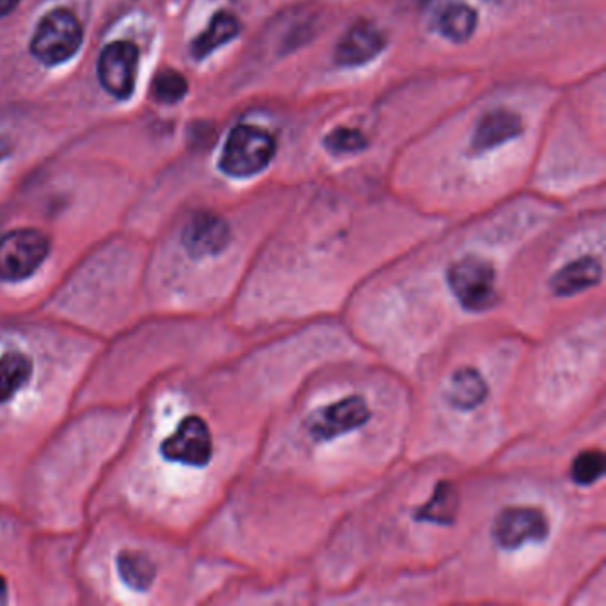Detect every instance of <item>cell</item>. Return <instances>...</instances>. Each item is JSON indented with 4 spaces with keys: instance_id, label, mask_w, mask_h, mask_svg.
Masks as SVG:
<instances>
[{
    "instance_id": "4",
    "label": "cell",
    "mask_w": 606,
    "mask_h": 606,
    "mask_svg": "<svg viewBox=\"0 0 606 606\" xmlns=\"http://www.w3.org/2000/svg\"><path fill=\"white\" fill-rule=\"evenodd\" d=\"M82 43V27L73 13L55 9L38 25L31 51L45 64L53 66L75 55Z\"/></svg>"
},
{
    "instance_id": "15",
    "label": "cell",
    "mask_w": 606,
    "mask_h": 606,
    "mask_svg": "<svg viewBox=\"0 0 606 606\" xmlns=\"http://www.w3.org/2000/svg\"><path fill=\"white\" fill-rule=\"evenodd\" d=\"M488 395V384L475 368H460L450 379L449 401L457 409H473Z\"/></svg>"
},
{
    "instance_id": "10",
    "label": "cell",
    "mask_w": 606,
    "mask_h": 606,
    "mask_svg": "<svg viewBox=\"0 0 606 606\" xmlns=\"http://www.w3.org/2000/svg\"><path fill=\"white\" fill-rule=\"evenodd\" d=\"M383 49L384 38L379 29L366 20H359L338 42L335 59L342 66H359L372 61Z\"/></svg>"
},
{
    "instance_id": "19",
    "label": "cell",
    "mask_w": 606,
    "mask_h": 606,
    "mask_svg": "<svg viewBox=\"0 0 606 606\" xmlns=\"http://www.w3.org/2000/svg\"><path fill=\"white\" fill-rule=\"evenodd\" d=\"M605 473V454L601 450H585L573 460L571 477L580 486L598 482Z\"/></svg>"
},
{
    "instance_id": "7",
    "label": "cell",
    "mask_w": 606,
    "mask_h": 606,
    "mask_svg": "<svg viewBox=\"0 0 606 606\" xmlns=\"http://www.w3.org/2000/svg\"><path fill=\"white\" fill-rule=\"evenodd\" d=\"M368 418L365 399L353 395L313 412L308 420V432L317 441H329L365 425Z\"/></svg>"
},
{
    "instance_id": "5",
    "label": "cell",
    "mask_w": 606,
    "mask_h": 606,
    "mask_svg": "<svg viewBox=\"0 0 606 606\" xmlns=\"http://www.w3.org/2000/svg\"><path fill=\"white\" fill-rule=\"evenodd\" d=\"M160 454L171 462L194 468L206 466L213 454V441L206 421L194 414L184 418L176 431L162 441Z\"/></svg>"
},
{
    "instance_id": "8",
    "label": "cell",
    "mask_w": 606,
    "mask_h": 606,
    "mask_svg": "<svg viewBox=\"0 0 606 606\" xmlns=\"http://www.w3.org/2000/svg\"><path fill=\"white\" fill-rule=\"evenodd\" d=\"M139 64V51L134 43L116 42L107 45L99 61L101 86L116 99L125 100L132 95Z\"/></svg>"
},
{
    "instance_id": "13",
    "label": "cell",
    "mask_w": 606,
    "mask_h": 606,
    "mask_svg": "<svg viewBox=\"0 0 606 606\" xmlns=\"http://www.w3.org/2000/svg\"><path fill=\"white\" fill-rule=\"evenodd\" d=\"M116 569L121 582L137 592L148 591L156 576V567L152 558L134 550H123L118 554Z\"/></svg>"
},
{
    "instance_id": "18",
    "label": "cell",
    "mask_w": 606,
    "mask_h": 606,
    "mask_svg": "<svg viewBox=\"0 0 606 606\" xmlns=\"http://www.w3.org/2000/svg\"><path fill=\"white\" fill-rule=\"evenodd\" d=\"M475 27H477V13L464 4H454L447 7L438 20L440 33L457 43L466 42L473 34Z\"/></svg>"
},
{
    "instance_id": "12",
    "label": "cell",
    "mask_w": 606,
    "mask_h": 606,
    "mask_svg": "<svg viewBox=\"0 0 606 606\" xmlns=\"http://www.w3.org/2000/svg\"><path fill=\"white\" fill-rule=\"evenodd\" d=\"M601 274H603V269H601L600 260L592 256H585V258L567 263L556 272L552 279V290L555 296H560V298L574 296L600 283Z\"/></svg>"
},
{
    "instance_id": "21",
    "label": "cell",
    "mask_w": 606,
    "mask_h": 606,
    "mask_svg": "<svg viewBox=\"0 0 606 606\" xmlns=\"http://www.w3.org/2000/svg\"><path fill=\"white\" fill-rule=\"evenodd\" d=\"M326 148L333 153H354L366 147V139L361 132L353 128H336L326 137Z\"/></svg>"
},
{
    "instance_id": "23",
    "label": "cell",
    "mask_w": 606,
    "mask_h": 606,
    "mask_svg": "<svg viewBox=\"0 0 606 606\" xmlns=\"http://www.w3.org/2000/svg\"><path fill=\"white\" fill-rule=\"evenodd\" d=\"M7 601V585L4 576H0V605H4Z\"/></svg>"
},
{
    "instance_id": "14",
    "label": "cell",
    "mask_w": 606,
    "mask_h": 606,
    "mask_svg": "<svg viewBox=\"0 0 606 606\" xmlns=\"http://www.w3.org/2000/svg\"><path fill=\"white\" fill-rule=\"evenodd\" d=\"M33 361L24 353L0 355V404L11 401L31 379Z\"/></svg>"
},
{
    "instance_id": "2",
    "label": "cell",
    "mask_w": 606,
    "mask_h": 606,
    "mask_svg": "<svg viewBox=\"0 0 606 606\" xmlns=\"http://www.w3.org/2000/svg\"><path fill=\"white\" fill-rule=\"evenodd\" d=\"M449 285L457 301L469 311H486L497 303L495 267L480 256H464L449 269Z\"/></svg>"
},
{
    "instance_id": "6",
    "label": "cell",
    "mask_w": 606,
    "mask_h": 606,
    "mask_svg": "<svg viewBox=\"0 0 606 606\" xmlns=\"http://www.w3.org/2000/svg\"><path fill=\"white\" fill-rule=\"evenodd\" d=\"M550 532L546 514L537 507H508L495 521L493 535L506 550H516L530 541H544Z\"/></svg>"
},
{
    "instance_id": "1",
    "label": "cell",
    "mask_w": 606,
    "mask_h": 606,
    "mask_svg": "<svg viewBox=\"0 0 606 606\" xmlns=\"http://www.w3.org/2000/svg\"><path fill=\"white\" fill-rule=\"evenodd\" d=\"M274 137L251 125H239L232 130L221 155V169L237 178L253 176L265 169L274 156Z\"/></svg>"
},
{
    "instance_id": "16",
    "label": "cell",
    "mask_w": 606,
    "mask_h": 606,
    "mask_svg": "<svg viewBox=\"0 0 606 606\" xmlns=\"http://www.w3.org/2000/svg\"><path fill=\"white\" fill-rule=\"evenodd\" d=\"M239 33L241 22L232 13L221 11L212 18L208 29L193 43V53L196 59H203L221 45L232 42L235 36H239Z\"/></svg>"
},
{
    "instance_id": "9",
    "label": "cell",
    "mask_w": 606,
    "mask_h": 606,
    "mask_svg": "<svg viewBox=\"0 0 606 606\" xmlns=\"http://www.w3.org/2000/svg\"><path fill=\"white\" fill-rule=\"evenodd\" d=\"M182 242L193 258L215 256L230 244V228L217 213L198 212L187 223Z\"/></svg>"
},
{
    "instance_id": "20",
    "label": "cell",
    "mask_w": 606,
    "mask_h": 606,
    "mask_svg": "<svg viewBox=\"0 0 606 606\" xmlns=\"http://www.w3.org/2000/svg\"><path fill=\"white\" fill-rule=\"evenodd\" d=\"M152 91L155 100L162 101V103H175L185 97L187 80L178 71L166 70L155 77Z\"/></svg>"
},
{
    "instance_id": "22",
    "label": "cell",
    "mask_w": 606,
    "mask_h": 606,
    "mask_svg": "<svg viewBox=\"0 0 606 606\" xmlns=\"http://www.w3.org/2000/svg\"><path fill=\"white\" fill-rule=\"evenodd\" d=\"M20 0H0V16L11 13Z\"/></svg>"
},
{
    "instance_id": "17",
    "label": "cell",
    "mask_w": 606,
    "mask_h": 606,
    "mask_svg": "<svg viewBox=\"0 0 606 606\" xmlns=\"http://www.w3.org/2000/svg\"><path fill=\"white\" fill-rule=\"evenodd\" d=\"M457 510H459V495L454 484L440 482L434 489L432 498L416 512V519L450 525L454 523Z\"/></svg>"
},
{
    "instance_id": "11",
    "label": "cell",
    "mask_w": 606,
    "mask_h": 606,
    "mask_svg": "<svg viewBox=\"0 0 606 606\" xmlns=\"http://www.w3.org/2000/svg\"><path fill=\"white\" fill-rule=\"evenodd\" d=\"M523 132L521 118L506 109H498L488 112L477 125L471 150L475 153H486L493 148H498L507 141L517 137Z\"/></svg>"
},
{
    "instance_id": "3",
    "label": "cell",
    "mask_w": 606,
    "mask_h": 606,
    "mask_svg": "<svg viewBox=\"0 0 606 606\" xmlns=\"http://www.w3.org/2000/svg\"><path fill=\"white\" fill-rule=\"evenodd\" d=\"M51 253L45 233L31 228L13 230L0 239V279L24 281L31 278Z\"/></svg>"
}]
</instances>
